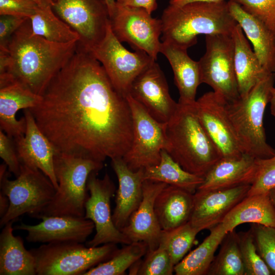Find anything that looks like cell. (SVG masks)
<instances>
[{"label": "cell", "mask_w": 275, "mask_h": 275, "mask_svg": "<svg viewBox=\"0 0 275 275\" xmlns=\"http://www.w3.org/2000/svg\"><path fill=\"white\" fill-rule=\"evenodd\" d=\"M41 96L29 109L58 152L103 162L123 157L130 149L133 120L127 98L78 44Z\"/></svg>", "instance_id": "1"}, {"label": "cell", "mask_w": 275, "mask_h": 275, "mask_svg": "<svg viewBox=\"0 0 275 275\" xmlns=\"http://www.w3.org/2000/svg\"><path fill=\"white\" fill-rule=\"evenodd\" d=\"M78 41L60 43L34 34L27 18L8 45L11 74L34 93L42 95L49 84L76 51Z\"/></svg>", "instance_id": "2"}, {"label": "cell", "mask_w": 275, "mask_h": 275, "mask_svg": "<svg viewBox=\"0 0 275 275\" xmlns=\"http://www.w3.org/2000/svg\"><path fill=\"white\" fill-rule=\"evenodd\" d=\"M195 103L178 102L166 123V150L185 171L204 178L222 156L202 126Z\"/></svg>", "instance_id": "3"}, {"label": "cell", "mask_w": 275, "mask_h": 275, "mask_svg": "<svg viewBox=\"0 0 275 275\" xmlns=\"http://www.w3.org/2000/svg\"><path fill=\"white\" fill-rule=\"evenodd\" d=\"M162 42L187 49L197 43L200 35L232 34L237 22L228 2H195L181 6L170 5L160 18Z\"/></svg>", "instance_id": "4"}, {"label": "cell", "mask_w": 275, "mask_h": 275, "mask_svg": "<svg viewBox=\"0 0 275 275\" xmlns=\"http://www.w3.org/2000/svg\"><path fill=\"white\" fill-rule=\"evenodd\" d=\"M275 73L259 81L243 96L227 102V111L243 153L256 158H265L275 154L267 142L263 118L270 91L274 87Z\"/></svg>", "instance_id": "5"}, {"label": "cell", "mask_w": 275, "mask_h": 275, "mask_svg": "<svg viewBox=\"0 0 275 275\" xmlns=\"http://www.w3.org/2000/svg\"><path fill=\"white\" fill-rule=\"evenodd\" d=\"M103 167V162L57 152L54 171L58 188L50 203L34 218L51 215L84 217L89 177Z\"/></svg>", "instance_id": "6"}, {"label": "cell", "mask_w": 275, "mask_h": 275, "mask_svg": "<svg viewBox=\"0 0 275 275\" xmlns=\"http://www.w3.org/2000/svg\"><path fill=\"white\" fill-rule=\"evenodd\" d=\"M117 249L115 243L89 247L82 243L64 242L47 243L30 251L37 275H83L109 259Z\"/></svg>", "instance_id": "7"}, {"label": "cell", "mask_w": 275, "mask_h": 275, "mask_svg": "<svg viewBox=\"0 0 275 275\" xmlns=\"http://www.w3.org/2000/svg\"><path fill=\"white\" fill-rule=\"evenodd\" d=\"M16 178L9 180L7 173L0 178L1 191L10 202L7 212L1 218V227L24 214L35 217L50 203L57 190L49 178L37 168L21 164Z\"/></svg>", "instance_id": "8"}, {"label": "cell", "mask_w": 275, "mask_h": 275, "mask_svg": "<svg viewBox=\"0 0 275 275\" xmlns=\"http://www.w3.org/2000/svg\"><path fill=\"white\" fill-rule=\"evenodd\" d=\"M206 51L198 61L201 83L228 102L239 97L234 62V42L231 34L205 36Z\"/></svg>", "instance_id": "9"}, {"label": "cell", "mask_w": 275, "mask_h": 275, "mask_svg": "<svg viewBox=\"0 0 275 275\" xmlns=\"http://www.w3.org/2000/svg\"><path fill=\"white\" fill-rule=\"evenodd\" d=\"M133 120L131 146L122 157L131 170L136 171L158 164L167 146L166 123L158 122L130 95L126 96Z\"/></svg>", "instance_id": "10"}, {"label": "cell", "mask_w": 275, "mask_h": 275, "mask_svg": "<svg viewBox=\"0 0 275 275\" xmlns=\"http://www.w3.org/2000/svg\"><path fill=\"white\" fill-rule=\"evenodd\" d=\"M90 52L102 65L115 89L125 96L135 78L156 61L143 51L127 49L114 35L111 24L103 40Z\"/></svg>", "instance_id": "11"}, {"label": "cell", "mask_w": 275, "mask_h": 275, "mask_svg": "<svg viewBox=\"0 0 275 275\" xmlns=\"http://www.w3.org/2000/svg\"><path fill=\"white\" fill-rule=\"evenodd\" d=\"M54 13L79 36L78 45L90 52L105 37L110 25L100 0H51Z\"/></svg>", "instance_id": "12"}, {"label": "cell", "mask_w": 275, "mask_h": 275, "mask_svg": "<svg viewBox=\"0 0 275 275\" xmlns=\"http://www.w3.org/2000/svg\"><path fill=\"white\" fill-rule=\"evenodd\" d=\"M111 30L121 42L127 43L134 50H141L156 60L160 53L162 33L160 19L151 16L144 9L116 4L110 16Z\"/></svg>", "instance_id": "13"}, {"label": "cell", "mask_w": 275, "mask_h": 275, "mask_svg": "<svg viewBox=\"0 0 275 275\" xmlns=\"http://www.w3.org/2000/svg\"><path fill=\"white\" fill-rule=\"evenodd\" d=\"M97 173L93 172L90 175L87 184L90 196L85 203L84 217L93 222L96 230L93 238L87 242V246L129 244L131 241L116 227L113 221L110 201L116 190L115 184L107 174L99 179Z\"/></svg>", "instance_id": "14"}, {"label": "cell", "mask_w": 275, "mask_h": 275, "mask_svg": "<svg viewBox=\"0 0 275 275\" xmlns=\"http://www.w3.org/2000/svg\"><path fill=\"white\" fill-rule=\"evenodd\" d=\"M227 102L221 95L211 91L196 100L195 107L202 126L222 158H238L243 152L229 118Z\"/></svg>", "instance_id": "15"}, {"label": "cell", "mask_w": 275, "mask_h": 275, "mask_svg": "<svg viewBox=\"0 0 275 275\" xmlns=\"http://www.w3.org/2000/svg\"><path fill=\"white\" fill-rule=\"evenodd\" d=\"M130 95L160 123H167L176 112L178 102L171 97L164 75L153 61L132 82Z\"/></svg>", "instance_id": "16"}, {"label": "cell", "mask_w": 275, "mask_h": 275, "mask_svg": "<svg viewBox=\"0 0 275 275\" xmlns=\"http://www.w3.org/2000/svg\"><path fill=\"white\" fill-rule=\"evenodd\" d=\"M42 221L35 225L21 223L14 230L27 232L29 242L53 243L74 242L83 243L92 233L93 222L84 217L43 216Z\"/></svg>", "instance_id": "17"}, {"label": "cell", "mask_w": 275, "mask_h": 275, "mask_svg": "<svg viewBox=\"0 0 275 275\" xmlns=\"http://www.w3.org/2000/svg\"><path fill=\"white\" fill-rule=\"evenodd\" d=\"M251 185L221 189H197L189 223L201 231L221 223L227 214L248 195Z\"/></svg>", "instance_id": "18"}, {"label": "cell", "mask_w": 275, "mask_h": 275, "mask_svg": "<svg viewBox=\"0 0 275 275\" xmlns=\"http://www.w3.org/2000/svg\"><path fill=\"white\" fill-rule=\"evenodd\" d=\"M26 120L24 135L13 139L21 164L37 168L51 180L56 190L58 183L54 171L57 150L38 127L29 109L23 111Z\"/></svg>", "instance_id": "19"}, {"label": "cell", "mask_w": 275, "mask_h": 275, "mask_svg": "<svg viewBox=\"0 0 275 275\" xmlns=\"http://www.w3.org/2000/svg\"><path fill=\"white\" fill-rule=\"evenodd\" d=\"M168 185L166 183L144 180L142 200L128 224L121 230L131 242L142 241L148 246V251L156 249L159 245L162 234L154 210L155 199Z\"/></svg>", "instance_id": "20"}, {"label": "cell", "mask_w": 275, "mask_h": 275, "mask_svg": "<svg viewBox=\"0 0 275 275\" xmlns=\"http://www.w3.org/2000/svg\"><path fill=\"white\" fill-rule=\"evenodd\" d=\"M111 166L118 180L112 218L116 227L121 231L142 200L143 170H131L122 157L112 159Z\"/></svg>", "instance_id": "21"}, {"label": "cell", "mask_w": 275, "mask_h": 275, "mask_svg": "<svg viewBox=\"0 0 275 275\" xmlns=\"http://www.w3.org/2000/svg\"><path fill=\"white\" fill-rule=\"evenodd\" d=\"M41 100V95L15 79L0 87V129L13 139L24 135L25 118L24 116L18 120L16 114L20 109L37 106Z\"/></svg>", "instance_id": "22"}, {"label": "cell", "mask_w": 275, "mask_h": 275, "mask_svg": "<svg viewBox=\"0 0 275 275\" xmlns=\"http://www.w3.org/2000/svg\"><path fill=\"white\" fill-rule=\"evenodd\" d=\"M258 169V158L243 153L238 158H221L204 177L198 189L221 190L250 184Z\"/></svg>", "instance_id": "23"}, {"label": "cell", "mask_w": 275, "mask_h": 275, "mask_svg": "<svg viewBox=\"0 0 275 275\" xmlns=\"http://www.w3.org/2000/svg\"><path fill=\"white\" fill-rule=\"evenodd\" d=\"M229 11L240 25L261 64L268 73H275V34L237 3L228 2Z\"/></svg>", "instance_id": "24"}, {"label": "cell", "mask_w": 275, "mask_h": 275, "mask_svg": "<svg viewBox=\"0 0 275 275\" xmlns=\"http://www.w3.org/2000/svg\"><path fill=\"white\" fill-rule=\"evenodd\" d=\"M187 50L161 42L160 53L167 58L172 67L180 95L178 102L193 104L196 101L198 87L202 83L199 62L190 58Z\"/></svg>", "instance_id": "25"}, {"label": "cell", "mask_w": 275, "mask_h": 275, "mask_svg": "<svg viewBox=\"0 0 275 275\" xmlns=\"http://www.w3.org/2000/svg\"><path fill=\"white\" fill-rule=\"evenodd\" d=\"M194 205V194L167 185L157 196L154 210L162 231H168L188 222Z\"/></svg>", "instance_id": "26"}, {"label": "cell", "mask_w": 275, "mask_h": 275, "mask_svg": "<svg viewBox=\"0 0 275 275\" xmlns=\"http://www.w3.org/2000/svg\"><path fill=\"white\" fill-rule=\"evenodd\" d=\"M234 42V62L240 96L247 94L268 73L252 49L248 39L237 23L231 34Z\"/></svg>", "instance_id": "27"}, {"label": "cell", "mask_w": 275, "mask_h": 275, "mask_svg": "<svg viewBox=\"0 0 275 275\" xmlns=\"http://www.w3.org/2000/svg\"><path fill=\"white\" fill-rule=\"evenodd\" d=\"M14 222L3 226L0 235V275H36L34 257L21 237L13 234Z\"/></svg>", "instance_id": "28"}, {"label": "cell", "mask_w": 275, "mask_h": 275, "mask_svg": "<svg viewBox=\"0 0 275 275\" xmlns=\"http://www.w3.org/2000/svg\"><path fill=\"white\" fill-rule=\"evenodd\" d=\"M222 223L227 233L245 223L275 227V207L269 193L246 196L232 209Z\"/></svg>", "instance_id": "29"}, {"label": "cell", "mask_w": 275, "mask_h": 275, "mask_svg": "<svg viewBox=\"0 0 275 275\" xmlns=\"http://www.w3.org/2000/svg\"><path fill=\"white\" fill-rule=\"evenodd\" d=\"M209 230V234L203 242L174 266L175 274H208L215 253L227 233L222 223Z\"/></svg>", "instance_id": "30"}, {"label": "cell", "mask_w": 275, "mask_h": 275, "mask_svg": "<svg viewBox=\"0 0 275 275\" xmlns=\"http://www.w3.org/2000/svg\"><path fill=\"white\" fill-rule=\"evenodd\" d=\"M144 180L160 182L194 194L204 178L185 171L165 149L161 152L160 162L143 169Z\"/></svg>", "instance_id": "31"}, {"label": "cell", "mask_w": 275, "mask_h": 275, "mask_svg": "<svg viewBox=\"0 0 275 275\" xmlns=\"http://www.w3.org/2000/svg\"><path fill=\"white\" fill-rule=\"evenodd\" d=\"M32 32L54 42L78 41L79 36L53 12L50 5L39 6L30 18Z\"/></svg>", "instance_id": "32"}, {"label": "cell", "mask_w": 275, "mask_h": 275, "mask_svg": "<svg viewBox=\"0 0 275 275\" xmlns=\"http://www.w3.org/2000/svg\"><path fill=\"white\" fill-rule=\"evenodd\" d=\"M147 244L142 241H133L121 249H117L108 260L92 267L83 275H122L134 263L145 256Z\"/></svg>", "instance_id": "33"}, {"label": "cell", "mask_w": 275, "mask_h": 275, "mask_svg": "<svg viewBox=\"0 0 275 275\" xmlns=\"http://www.w3.org/2000/svg\"><path fill=\"white\" fill-rule=\"evenodd\" d=\"M220 245L207 274L244 275L237 233L235 230L228 232Z\"/></svg>", "instance_id": "34"}, {"label": "cell", "mask_w": 275, "mask_h": 275, "mask_svg": "<svg viewBox=\"0 0 275 275\" xmlns=\"http://www.w3.org/2000/svg\"><path fill=\"white\" fill-rule=\"evenodd\" d=\"M200 231L189 222L173 230L162 231L160 242L166 248L174 266L186 256Z\"/></svg>", "instance_id": "35"}, {"label": "cell", "mask_w": 275, "mask_h": 275, "mask_svg": "<svg viewBox=\"0 0 275 275\" xmlns=\"http://www.w3.org/2000/svg\"><path fill=\"white\" fill-rule=\"evenodd\" d=\"M174 265L164 246L160 242L159 246L152 251H147L142 262L134 263L130 269V274L171 275L174 272Z\"/></svg>", "instance_id": "36"}, {"label": "cell", "mask_w": 275, "mask_h": 275, "mask_svg": "<svg viewBox=\"0 0 275 275\" xmlns=\"http://www.w3.org/2000/svg\"><path fill=\"white\" fill-rule=\"evenodd\" d=\"M244 268V275H271L272 273L257 250L253 234L250 229L237 233Z\"/></svg>", "instance_id": "37"}, {"label": "cell", "mask_w": 275, "mask_h": 275, "mask_svg": "<svg viewBox=\"0 0 275 275\" xmlns=\"http://www.w3.org/2000/svg\"><path fill=\"white\" fill-rule=\"evenodd\" d=\"M258 253L275 275V227L251 224Z\"/></svg>", "instance_id": "38"}, {"label": "cell", "mask_w": 275, "mask_h": 275, "mask_svg": "<svg viewBox=\"0 0 275 275\" xmlns=\"http://www.w3.org/2000/svg\"><path fill=\"white\" fill-rule=\"evenodd\" d=\"M275 189V154L265 158H258V169L247 196L269 193Z\"/></svg>", "instance_id": "39"}, {"label": "cell", "mask_w": 275, "mask_h": 275, "mask_svg": "<svg viewBox=\"0 0 275 275\" xmlns=\"http://www.w3.org/2000/svg\"><path fill=\"white\" fill-rule=\"evenodd\" d=\"M275 34V0H232Z\"/></svg>", "instance_id": "40"}, {"label": "cell", "mask_w": 275, "mask_h": 275, "mask_svg": "<svg viewBox=\"0 0 275 275\" xmlns=\"http://www.w3.org/2000/svg\"><path fill=\"white\" fill-rule=\"evenodd\" d=\"M0 156L8 168L9 172L16 177L20 174L19 160L13 139L0 129Z\"/></svg>", "instance_id": "41"}, {"label": "cell", "mask_w": 275, "mask_h": 275, "mask_svg": "<svg viewBox=\"0 0 275 275\" xmlns=\"http://www.w3.org/2000/svg\"><path fill=\"white\" fill-rule=\"evenodd\" d=\"M38 7V4L33 0H0V15L30 18Z\"/></svg>", "instance_id": "42"}, {"label": "cell", "mask_w": 275, "mask_h": 275, "mask_svg": "<svg viewBox=\"0 0 275 275\" xmlns=\"http://www.w3.org/2000/svg\"><path fill=\"white\" fill-rule=\"evenodd\" d=\"M27 18L9 15H0V50H8L12 35Z\"/></svg>", "instance_id": "43"}, {"label": "cell", "mask_w": 275, "mask_h": 275, "mask_svg": "<svg viewBox=\"0 0 275 275\" xmlns=\"http://www.w3.org/2000/svg\"><path fill=\"white\" fill-rule=\"evenodd\" d=\"M119 6L143 8L151 14L157 8V0H116Z\"/></svg>", "instance_id": "44"}, {"label": "cell", "mask_w": 275, "mask_h": 275, "mask_svg": "<svg viewBox=\"0 0 275 275\" xmlns=\"http://www.w3.org/2000/svg\"><path fill=\"white\" fill-rule=\"evenodd\" d=\"M10 202L8 197L0 192V216L2 217L7 212L9 207Z\"/></svg>", "instance_id": "45"}, {"label": "cell", "mask_w": 275, "mask_h": 275, "mask_svg": "<svg viewBox=\"0 0 275 275\" xmlns=\"http://www.w3.org/2000/svg\"><path fill=\"white\" fill-rule=\"evenodd\" d=\"M224 0H170L169 4L174 6H181L187 3L195 2H203L207 3H216Z\"/></svg>", "instance_id": "46"}, {"label": "cell", "mask_w": 275, "mask_h": 275, "mask_svg": "<svg viewBox=\"0 0 275 275\" xmlns=\"http://www.w3.org/2000/svg\"><path fill=\"white\" fill-rule=\"evenodd\" d=\"M100 1L106 7L110 17L115 7L116 0H100Z\"/></svg>", "instance_id": "47"}, {"label": "cell", "mask_w": 275, "mask_h": 275, "mask_svg": "<svg viewBox=\"0 0 275 275\" xmlns=\"http://www.w3.org/2000/svg\"><path fill=\"white\" fill-rule=\"evenodd\" d=\"M271 114L275 117V87H273L270 91L269 102Z\"/></svg>", "instance_id": "48"}, {"label": "cell", "mask_w": 275, "mask_h": 275, "mask_svg": "<svg viewBox=\"0 0 275 275\" xmlns=\"http://www.w3.org/2000/svg\"><path fill=\"white\" fill-rule=\"evenodd\" d=\"M36 2L39 6H44L46 5H50L51 0H33Z\"/></svg>", "instance_id": "49"}, {"label": "cell", "mask_w": 275, "mask_h": 275, "mask_svg": "<svg viewBox=\"0 0 275 275\" xmlns=\"http://www.w3.org/2000/svg\"><path fill=\"white\" fill-rule=\"evenodd\" d=\"M269 195L273 203V204L275 207V189L271 190L269 192Z\"/></svg>", "instance_id": "50"}]
</instances>
